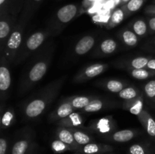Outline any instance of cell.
I'll return each mask as SVG.
<instances>
[{
  "label": "cell",
  "instance_id": "ffe728a7",
  "mask_svg": "<svg viewBox=\"0 0 155 154\" xmlns=\"http://www.w3.org/2000/svg\"><path fill=\"white\" fill-rule=\"evenodd\" d=\"M117 48V43L113 39H106L99 45V50L101 54H108L114 52Z\"/></svg>",
  "mask_w": 155,
  "mask_h": 154
},
{
  "label": "cell",
  "instance_id": "60d3db41",
  "mask_svg": "<svg viewBox=\"0 0 155 154\" xmlns=\"http://www.w3.org/2000/svg\"><path fill=\"white\" fill-rule=\"evenodd\" d=\"M7 0H0V8L4 7V5H5Z\"/></svg>",
  "mask_w": 155,
  "mask_h": 154
},
{
  "label": "cell",
  "instance_id": "d6986e66",
  "mask_svg": "<svg viewBox=\"0 0 155 154\" xmlns=\"http://www.w3.org/2000/svg\"><path fill=\"white\" fill-rule=\"evenodd\" d=\"M146 0H130L128 2L123 5L121 8L125 12L126 17H127L139 11L143 6Z\"/></svg>",
  "mask_w": 155,
  "mask_h": 154
},
{
  "label": "cell",
  "instance_id": "277c9868",
  "mask_svg": "<svg viewBox=\"0 0 155 154\" xmlns=\"http://www.w3.org/2000/svg\"><path fill=\"white\" fill-rule=\"evenodd\" d=\"M50 35L51 33L48 30H39L32 33L28 38L25 39V41L24 40L23 42L14 64L18 65L22 63L30 54L37 51Z\"/></svg>",
  "mask_w": 155,
  "mask_h": 154
},
{
  "label": "cell",
  "instance_id": "4316f807",
  "mask_svg": "<svg viewBox=\"0 0 155 154\" xmlns=\"http://www.w3.org/2000/svg\"><path fill=\"white\" fill-rule=\"evenodd\" d=\"M118 96L125 101H130L141 96L139 90L134 87H126L120 92L118 93Z\"/></svg>",
  "mask_w": 155,
  "mask_h": 154
},
{
  "label": "cell",
  "instance_id": "1f68e13d",
  "mask_svg": "<svg viewBox=\"0 0 155 154\" xmlns=\"http://www.w3.org/2000/svg\"><path fill=\"white\" fill-rule=\"evenodd\" d=\"M51 148H52L53 151L58 153H61V152H65L67 150H71L69 146L62 142L61 140L58 139V140H54L51 143Z\"/></svg>",
  "mask_w": 155,
  "mask_h": 154
},
{
  "label": "cell",
  "instance_id": "52a82bcc",
  "mask_svg": "<svg viewBox=\"0 0 155 154\" xmlns=\"http://www.w3.org/2000/svg\"><path fill=\"white\" fill-rule=\"evenodd\" d=\"M1 59V66H0V95H1V101L3 102L6 99L8 92L10 89L12 84V77H11L10 71H9V65L4 57H0Z\"/></svg>",
  "mask_w": 155,
  "mask_h": 154
},
{
  "label": "cell",
  "instance_id": "f6af8a7d",
  "mask_svg": "<svg viewBox=\"0 0 155 154\" xmlns=\"http://www.w3.org/2000/svg\"><path fill=\"white\" fill-rule=\"evenodd\" d=\"M82 154H83V153H82Z\"/></svg>",
  "mask_w": 155,
  "mask_h": 154
},
{
  "label": "cell",
  "instance_id": "ab89813d",
  "mask_svg": "<svg viewBox=\"0 0 155 154\" xmlns=\"http://www.w3.org/2000/svg\"><path fill=\"white\" fill-rule=\"evenodd\" d=\"M96 0H83V6L84 8H89V6L92 5Z\"/></svg>",
  "mask_w": 155,
  "mask_h": 154
},
{
  "label": "cell",
  "instance_id": "9a60e30c",
  "mask_svg": "<svg viewBox=\"0 0 155 154\" xmlns=\"http://www.w3.org/2000/svg\"><path fill=\"white\" fill-rule=\"evenodd\" d=\"M144 102L143 98L141 95L140 97L130 101H126L124 104V108L129 110L132 114L136 115L139 117L141 113L143 111Z\"/></svg>",
  "mask_w": 155,
  "mask_h": 154
},
{
  "label": "cell",
  "instance_id": "7bdbcfd3",
  "mask_svg": "<svg viewBox=\"0 0 155 154\" xmlns=\"http://www.w3.org/2000/svg\"><path fill=\"white\" fill-rule=\"evenodd\" d=\"M129 1H130V0H120V3L122 5H124V4H126L127 2H128Z\"/></svg>",
  "mask_w": 155,
  "mask_h": 154
},
{
  "label": "cell",
  "instance_id": "44dd1931",
  "mask_svg": "<svg viewBox=\"0 0 155 154\" xmlns=\"http://www.w3.org/2000/svg\"><path fill=\"white\" fill-rule=\"evenodd\" d=\"M15 121V112L12 108H8L5 110L4 113L2 112L0 125L2 129H5L12 125Z\"/></svg>",
  "mask_w": 155,
  "mask_h": 154
},
{
  "label": "cell",
  "instance_id": "7c38bea8",
  "mask_svg": "<svg viewBox=\"0 0 155 154\" xmlns=\"http://www.w3.org/2000/svg\"><path fill=\"white\" fill-rule=\"evenodd\" d=\"M114 149V148L110 145L89 143L82 146L80 151L83 154H104L112 152Z\"/></svg>",
  "mask_w": 155,
  "mask_h": 154
},
{
  "label": "cell",
  "instance_id": "f35d334b",
  "mask_svg": "<svg viewBox=\"0 0 155 154\" xmlns=\"http://www.w3.org/2000/svg\"><path fill=\"white\" fill-rule=\"evenodd\" d=\"M147 69L155 71V58L150 59L146 66Z\"/></svg>",
  "mask_w": 155,
  "mask_h": 154
},
{
  "label": "cell",
  "instance_id": "e575fe53",
  "mask_svg": "<svg viewBox=\"0 0 155 154\" xmlns=\"http://www.w3.org/2000/svg\"><path fill=\"white\" fill-rule=\"evenodd\" d=\"M130 152L131 154H146L145 148L140 144H133L130 147Z\"/></svg>",
  "mask_w": 155,
  "mask_h": 154
},
{
  "label": "cell",
  "instance_id": "ac0fdd59",
  "mask_svg": "<svg viewBox=\"0 0 155 154\" xmlns=\"http://www.w3.org/2000/svg\"><path fill=\"white\" fill-rule=\"evenodd\" d=\"M126 17V14L124 11L123 10L122 8H117L114 9L110 14V18H109L108 21L106 24V27L107 29H113L114 27H117L119 25L121 22L124 20Z\"/></svg>",
  "mask_w": 155,
  "mask_h": 154
},
{
  "label": "cell",
  "instance_id": "e0dca14e",
  "mask_svg": "<svg viewBox=\"0 0 155 154\" xmlns=\"http://www.w3.org/2000/svg\"><path fill=\"white\" fill-rule=\"evenodd\" d=\"M136 134V131L134 130L124 129L113 133L110 136V139L117 143H125L134 138Z\"/></svg>",
  "mask_w": 155,
  "mask_h": 154
},
{
  "label": "cell",
  "instance_id": "6da1fadb",
  "mask_svg": "<svg viewBox=\"0 0 155 154\" xmlns=\"http://www.w3.org/2000/svg\"><path fill=\"white\" fill-rule=\"evenodd\" d=\"M64 79L63 77L47 85L26 104L24 107V115L26 119H37L48 110L60 92Z\"/></svg>",
  "mask_w": 155,
  "mask_h": 154
},
{
  "label": "cell",
  "instance_id": "d6a6232c",
  "mask_svg": "<svg viewBox=\"0 0 155 154\" xmlns=\"http://www.w3.org/2000/svg\"><path fill=\"white\" fill-rule=\"evenodd\" d=\"M42 1V0H27V1H26V3L24 4L25 6H24V12H23L22 17L24 16V18H28L29 19L30 16V11H33L32 8H36V5L37 4V3L41 2Z\"/></svg>",
  "mask_w": 155,
  "mask_h": 154
},
{
  "label": "cell",
  "instance_id": "3957f363",
  "mask_svg": "<svg viewBox=\"0 0 155 154\" xmlns=\"http://www.w3.org/2000/svg\"><path fill=\"white\" fill-rule=\"evenodd\" d=\"M27 21V19L21 18L9 36L2 53L0 54V57H4L9 65L14 63L24 42V32Z\"/></svg>",
  "mask_w": 155,
  "mask_h": 154
},
{
  "label": "cell",
  "instance_id": "8fae6325",
  "mask_svg": "<svg viewBox=\"0 0 155 154\" xmlns=\"http://www.w3.org/2000/svg\"><path fill=\"white\" fill-rule=\"evenodd\" d=\"M95 44V38L93 36H83L82 39L77 42L74 47V51L77 55H84L87 54L91 49L94 47Z\"/></svg>",
  "mask_w": 155,
  "mask_h": 154
},
{
  "label": "cell",
  "instance_id": "9c48e42d",
  "mask_svg": "<svg viewBox=\"0 0 155 154\" xmlns=\"http://www.w3.org/2000/svg\"><path fill=\"white\" fill-rule=\"evenodd\" d=\"M57 136L59 140L70 146L71 150H80L81 149L80 145L76 142L74 134L69 128L59 126L57 129Z\"/></svg>",
  "mask_w": 155,
  "mask_h": 154
},
{
  "label": "cell",
  "instance_id": "603a6c76",
  "mask_svg": "<svg viewBox=\"0 0 155 154\" xmlns=\"http://www.w3.org/2000/svg\"><path fill=\"white\" fill-rule=\"evenodd\" d=\"M30 137H26L15 143L12 149V154H25L30 145Z\"/></svg>",
  "mask_w": 155,
  "mask_h": 154
},
{
  "label": "cell",
  "instance_id": "ba28073f",
  "mask_svg": "<svg viewBox=\"0 0 155 154\" xmlns=\"http://www.w3.org/2000/svg\"><path fill=\"white\" fill-rule=\"evenodd\" d=\"M107 66L108 65L105 64V63H94V64L90 65L80 71L75 76L74 81L81 82H84L94 78V77L104 72Z\"/></svg>",
  "mask_w": 155,
  "mask_h": 154
},
{
  "label": "cell",
  "instance_id": "30bf717a",
  "mask_svg": "<svg viewBox=\"0 0 155 154\" xmlns=\"http://www.w3.org/2000/svg\"><path fill=\"white\" fill-rule=\"evenodd\" d=\"M75 109L72 107L69 102L64 101L62 102L55 110L49 116V120L51 122H58L61 119H63L64 118L68 117V116L74 112Z\"/></svg>",
  "mask_w": 155,
  "mask_h": 154
},
{
  "label": "cell",
  "instance_id": "b9f144b4",
  "mask_svg": "<svg viewBox=\"0 0 155 154\" xmlns=\"http://www.w3.org/2000/svg\"><path fill=\"white\" fill-rule=\"evenodd\" d=\"M151 46H152V48H154V49H155V38L151 41Z\"/></svg>",
  "mask_w": 155,
  "mask_h": 154
},
{
  "label": "cell",
  "instance_id": "f1b7e54d",
  "mask_svg": "<svg viewBox=\"0 0 155 154\" xmlns=\"http://www.w3.org/2000/svg\"><path fill=\"white\" fill-rule=\"evenodd\" d=\"M103 107H104V102L100 99L95 98L86 107L82 109L81 111L85 112V113H95V112L101 110Z\"/></svg>",
  "mask_w": 155,
  "mask_h": 154
},
{
  "label": "cell",
  "instance_id": "d4e9b609",
  "mask_svg": "<svg viewBox=\"0 0 155 154\" xmlns=\"http://www.w3.org/2000/svg\"><path fill=\"white\" fill-rule=\"evenodd\" d=\"M130 73L134 79L139 80H144L155 75V71L151 70L147 68L143 69H130Z\"/></svg>",
  "mask_w": 155,
  "mask_h": 154
},
{
  "label": "cell",
  "instance_id": "484cf974",
  "mask_svg": "<svg viewBox=\"0 0 155 154\" xmlns=\"http://www.w3.org/2000/svg\"><path fill=\"white\" fill-rule=\"evenodd\" d=\"M133 31L138 36H145L148 31V23L142 19H138L133 22L132 25Z\"/></svg>",
  "mask_w": 155,
  "mask_h": 154
},
{
  "label": "cell",
  "instance_id": "8992f818",
  "mask_svg": "<svg viewBox=\"0 0 155 154\" xmlns=\"http://www.w3.org/2000/svg\"><path fill=\"white\" fill-rule=\"evenodd\" d=\"M16 24V16L10 14H0V54L2 53L6 42Z\"/></svg>",
  "mask_w": 155,
  "mask_h": 154
},
{
  "label": "cell",
  "instance_id": "4dcf8cb0",
  "mask_svg": "<svg viewBox=\"0 0 155 154\" xmlns=\"http://www.w3.org/2000/svg\"><path fill=\"white\" fill-rule=\"evenodd\" d=\"M110 122H110V119H107V118L101 119L98 122L97 125H95L96 130H98V131L101 133L110 132V128H111Z\"/></svg>",
  "mask_w": 155,
  "mask_h": 154
},
{
  "label": "cell",
  "instance_id": "74e56055",
  "mask_svg": "<svg viewBox=\"0 0 155 154\" xmlns=\"http://www.w3.org/2000/svg\"><path fill=\"white\" fill-rule=\"evenodd\" d=\"M145 13L150 16H155V5H150L145 8Z\"/></svg>",
  "mask_w": 155,
  "mask_h": 154
},
{
  "label": "cell",
  "instance_id": "2e32d148",
  "mask_svg": "<svg viewBox=\"0 0 155 154\" xmlns=\"http://www.w3.org/2000/svg\"><path fill=\"white\" fill-rule=\"evenodd\" d=\"M94 99H95V98L93 96H77L67 98L65 101L69 102L75 110H82L90 104Z\"/></svg>",
  "mask_w": 155,
  "mask_h": 154
},
{
  "label": "cell",
  "instance_id": "d590c367",
  "mask_svg": "<svg viewBox=\"0 0 155 154\" xmlns=\"http://www.w3.org/2000/svg\"><path fill=\"white\" fill-rule=\"evenodd\" d=\"M148 25L150 33H155V16H151L148 18Z\"/></svg>",
  "mask_w": 155,
  "mask_h": 154
},
{
  "label": "cell",
  "instance_id": "7a4b0ae2",
  "mask_svg": "<svg viewBox=\"0 0 155 154\" xmlns=\"http://www.w3.org/2000/svg\"><path fill=\"white\" fill-rule=\"evenodd\" d=\"M51 57L52 51L48 48L46 52H44L43 54L41 53L39 54L37 60L34 62L33 66L29 69L23 78V81L20 87L21 93L30 90L33 86L37 84L41 79H43L50 66Z\"/></svg>",
  "mask_w": 155,
  "mask_h": 154
},
{
  "label": "cell",
  "instance_id": "7402d4cb",
  "mask_svg": "<svg viewBox=\"0 0 155 154\" xmlns=\"http://www.w3.org/2000/svg\"><path fill=\"white\" fill-rule=\"evenodd\" d=\"M120 38L123 42L129 47H135L139 42V38L137 35L130 30H124L121 33Z\"/></svg>",
  "mask_w": 155,
  "mask_h": 154
},
{
  "label": "cell",
  "instance_id": "ee69618b",
  "mask_svg": "<svg viewBox=\"0 0 155 154\" xmlns=\"http://www.w3.org/2000/svg\"><path fill=\"white\" fill-rule=\"evenodd\" d=\"M153 3H154V4L155 5V0H154V1H153Z\"/></svg>",
  "mask_w": 155,
  "mask_h": 154
},
{
  "label": "cell",
  "instance_id": "836d02e7",
  "mask_svg": "<svg viewBox=\"0 0 155 154\" xmlns=\"http://www.w3.org/2000/svg\"><path fill=\"white\" fill-rule=\"evenodd\" d=\"M145 95L151 100H155V80H151L144 86Z\"/></svg>",
  "mask_w": 155,
  "mask_h": 154
},
{
  "label": "cell",
  "instance_id": "8d00e7d4",
  "mask_svg": "<svg viewBox=\"0 0 155 154\" xmlns=\"http://www.w3.org/2000/svg\"><path fill=\"white\" fill-rule=\"evenodd\" d=\"M8 143L5 138H0V154H5L7 150Z\"/></svg>",
  "mask_w": 155,
  "mask_h": 154
},
{
  "label": "cell",
  "instance_id": "f546056e",
  "mask_svg": "<svg viewBox=\"0 0 155 154\" xmlns=\"http://www.w3.org/2000/svg\"><path fill=\"white\" fill-rule=\"evenodd\" d=\"M150 58L147 57H135L130 61V69H143L146 68Z\"/></svg>",
  "mask_w": 155,
  "mask_h": 154
},
{
  "label": "cell",
  "instance_id": "5b68a950",
  "mask_svg": "<svg viewBox=\"0 0 155 154\" xmlns=\"http://www.w3.org/2000/svg\"><path fill=\"white\" fill-rule=\"evenodd\" d=\"M81 12V8L77 4H68L59 8L50 24L51 34H57L65 26L75 19Z\"/></svg>",
  "mask_w": 155,
  "mask_h": 154
},
{
  "label": "cell",
  "instance_id": "83f0119b",
  "mask_svg": "<svg viewBox=\"0 0 155 154\" xmlns=\"http://www.w3.org/2000/svg\"><path fill=\"white\" fill-rule=\"evenodd\" d=\"M105 87L107 90L113 93H119L126 88V84L119 80H109L105 83Z\"/></svg>",
  "mask_w": 155,
  "mask_h": 154
},
{
  "label": "cell",
  "instance_id": "cb8c5ba5",
  "mask_svg": "<svg viewBox=\"0 0 155 154\" xmlns=\"http://www.w3.org/2000/svg\"><path fill=\"white\" fill-rule=\"evenodd\" d=\"M70 130L72 131L73 134H74V139H75L76 142L78 143L80 146H84V145L88 144V143H91L92 140V137L87 134L86 133L83 132V131H80V130L77 129L76 128H69Z\"/></svg>",
  "mask_w": 155,
  "mask_h": 154
},
{
  "label": "cell",
  "instance_id": "5bb4252c",
  "mask_svg": "<svg viewBox=\"0 0 155 154\" xmlns=\"http://www.w3.org/2000/svg\"><path fill=\"white\" fill-rule=\"evenodd\" d=\"M138 118L148 135L155 137V120L154 118L146 110H143Z\"/></svg>",
  "mask_w": 155,
  "mask_h": 154
},
{
  "label": "cell",
  "instance_id": "4fadbf2b",
  "mask_svg": "<svg viewBox=\"0 0 155 154\" xmlns=\"http://www.w3.org/2000/svg\"><path fill=\"white\" fill-rule=\"evenodd\" d=\"M57 124L59 126L65 127V128H83L84 119L79 113L74 112L68 117L58 121Z\"/></svg>",
  "mask_w": 155,
  "mask_h": 154
}]
</instances>
